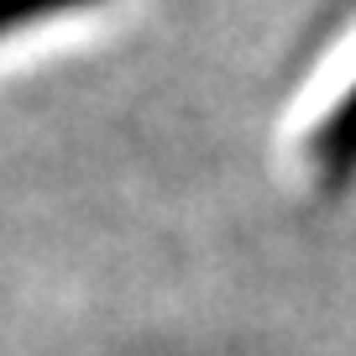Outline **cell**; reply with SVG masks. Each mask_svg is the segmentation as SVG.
Instances as JSON below:
<instances>
[{
	"mask_svg": "<svg viewBox=\"0 0 356 356\" xmlns=\"http://www.w3.org/2000/svg\"><path fill=\"white\" fill-rule=\"evenodd\" d=\"M309 163L325 189H346L356 178V79L309 131Z\"/></svg>",
	"mask_w": 356,
	"mask_h": 356,
	"instance_id": "6da1fadb",
	"label": "cell"
},
{
	"mask_svg": "<svg viewBox=\"0 0 356 356\" xmlns=\"http://www.w3.org/2000/svg\"><path fill=\"white\" fill-rule=\"evenodd\" d=\"M105 0H0V42L37 22H58V16H74V11H95Z\"/></svg>",
	"mask_w": 356,
	"mask_h": 356,
	"instance_id": "7a4b0ae2",
	"label": "cell"
}]
</instances>
